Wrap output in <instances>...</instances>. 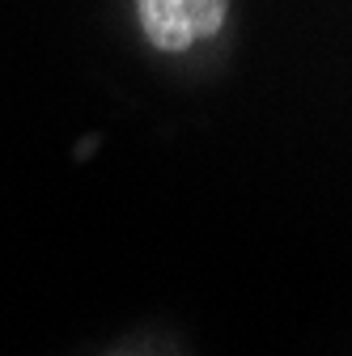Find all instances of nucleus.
I'll return each instance as SVG.
<instances>
[{"label": "nucleus", "instance_id": "f257e3e1", "mask_svg": "<svg viewBox=\"0 0 352 356\" xmlns=\"http://www.w3.org/2000/svg\"><path fill=\"white\" fill-rule=\"evenodd\" d=\"M136 17L157 51H187L225 26L230 0H136Z\"/></svg>", "mask_w": 352, "mask_h": 356}]
</instances>
